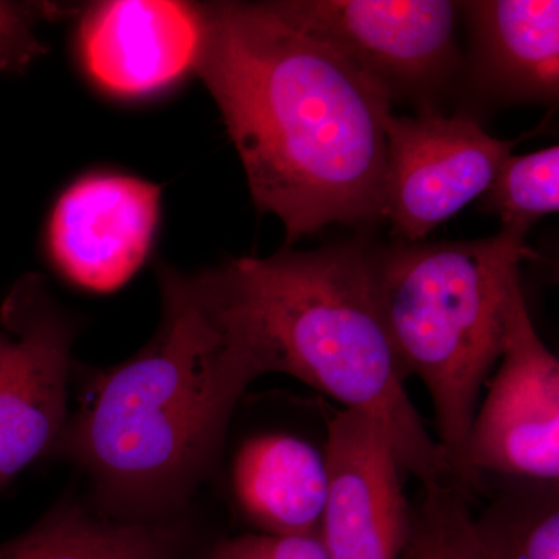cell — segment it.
<instances>
[{"mask_svg": "<svg viewBox=\"0 0 559 559\" xmlns=\"http://www.w3.org/2000/svg\"><path fill=\"white\" fill-rule=\"evenodd\" d=\"M72 336L43 278L20 280L0 310V487L61 439Z\"/></svg>", "mask_w": 559, "mask_h": 559, "instance_id": "52a82bcc", "label": "cell"}, {"mask_svg": "<svg viewBox=\"0 0 559 559\" xmlns=\"http://www.w3.org/2000/svg\"><path fill=\"white\" fill-rule=\"evenodd\" d=\"M178 518L120 521L60 506L24 535L0 544V559H183L190 535Z\"/></svg>", "mask_w": 559, "mask_h": 559, "instance_id": "5bb4252c", "label": "cell"}, {"mask_svg": "<svg viewBox=\"0 0 559 559\" xmlns=\"http://www.w3.org/2000/svg\"><path fill=\"white\" fill-rule=\"evenodd\" d=\"M329 499L319 538L329 559H401L411 506L388 432L370 415L344 409L329 425Z\"/></svg>", "mask_w": 559, "mask_h": 559, "instance_id": "9c48e42d", "label": "cell"}, {"mask_svg": "<svg viewBox=\"0 0 559 559\" xmlns=\"http://www.w3.org/2000/svg\"><path fill=\"white\" fill-rule=\"evenodd\" d=\"M462 17L492 90L516 102H558V0L462 2Z\"/></svg>", "mask_w": 559, "mask_h": 559, "instance_id": "4fadbf2b", "label": "cell"}, {"mask_svg": "<svg viewBox=\"0 0 559 559\" xmlns=\"http://www.w3.org/2000/svg\"><path fill=\"white\" fill-rule=\"evenodd\" d=\"M160 285L164 319L153 342L92 380L58 440L114 520L178 518L215 465L238 401L261 377L197 275L164 267Z\"/></svg>", "mask_w": 559, "mask_h": 559, "instance_id": "7a4b0ae2", "label": "cell"}, {"mask_svg": "<svg viewBox=\"0 0 559 559\" xmlns=\"http://www.w3.org/2000/svg\"><path fill=\"white\" fill-rule=\"evenodd\" d=\"M51 5H21L0 2V70L16 72L25 69L44 51L36 38L35 25L40 16H50Z\"/></svg>", "mask_w": 559, "mask_h": 559, "instance_id": "ac0fdd59", "label": "cell"}, {"mask_svg": "<svg viewBox=\"0 0 559 559\" xmlns=\"http://www.w3.org/2000/svg\"><path fill=\"white\" fill-rule=\"evenodd\" d=\"M329 485L325 454L288 433L250 437L231 468L238 507L261 535H318Z\"/></svg>", "mask_w": 559, "mask_h": 559, "instance_id": "7c38bea8", "label": "cell"}, {"mask_svg": "<svg viewBox=\"0 0 559 559\" xmlns=\"http://www.w3.org/2000/svg\"><path fill=\"white\" fill-rule=\"evenodd\" d=\"M299 31L366 73L390 100L429 102L459 66L462 2L451 0H277Z\"/></svg>", "mask_w": 559, "mask_h": 559, "instance_id": "5b68a950", "label": "cell"}, {"mask_svg": "<svg viewBox=\"0 0 559 559\" xmlns=\"http://www.w3.org/2000/svg\"><path fill=\"white\" fill-rule=\"evenodd\" d=\"M159 209L160 189L146 180L120 175L76 180L51 213V259L81 288H120L148 257Z\"/></svg>", "mask_w": 559, "mask_h": 559, "instance_id": "30bf717a", "label": "cell"}, {"mask_svg": "<svg viewBox=\"0 0 559 559\" xmlns=\"http://www.w3.org/2000/svg\"><path fill=\"white\" fill-rule=\"evenodd\" d=\"M401 559H489L473 527L469 496L454 484L423 487L411 506L409 538Z\"/></svg>", "mask_w": 559, "mask_h": 559, "instance_id": "e0dca14e", "label": "cell"}, {"mask_svg": "<svg viewBox=\"0 0 559 559\" xmlns=\"http://www.w3.org/2000/svg\"><path fill=\"white\" fill-rule=\"evenodd\" d=\"M201 20L193 3L114 0L92 5L80 50L95 83L116 95L150 94L194 68Z\"/></svg>", "mask_w": 559, "mask_h": 559, "instance_id": "8fae6325", "label": "cell"}, {"mask_svg": "<svg viewBox=\"0 0 559 559\" xmlns=\"http://www.w3.org/2000/svg\"><path fill=\"white\" fill-rule=\"evenodd\" d=\"M210 307L261 377L285 373L388 432L401 473L423 487L454 484L404 389V374L378 308L370 250L362 245L283 250L198 274Z\"/></svg>", "mask_w": 559, "mask_h": 559, "instance_id": "3957f363", "label": "cell"}, {"mask_svg": "<svg viewBox=\"0 0 559 559\" xmlns=\"http://www.w3.org/2000/svg\"><path fill=\"white\" fill-rule=\"evenodd\" d=\"M385 135L382 218L407 242L421 240L484 197L520 142L492 138L466 117L432 110L415 117L390 114Z\"/></svg>", "mask_w": 559, "mask_h": 559, "instance_id": "ba28073f", "label": "cell"}, {"mask_svg": "<svg viewBox=\"0 0 559 559\" xmlns=\"http://www.w3.org/2000/svg\"><path fill=\"white\" fill-rule=\"evenodd\" d=\"M481 209L498 215L503 227L530 230L533 223L559 210V146L510 156L489 189Z\"/></svg>", "mask_w": 559, "mask_h": 559, "instance_id": "2e32d148", "label": "cell"}, {"mask_svg": "<svg viewBox=\"0 0 559 559\" xmlns=\"http://www.w3.org/2000/svg\"><path fill=\"white\" fill-rule=\"evenodd\" d=\"M198 7L194 70L226 123L253 204L293 245L329 224L381 219L392 100L271 2Z\"/></svg>", "mask_w": 559, "mask_h": 559, "instance_id": "6da1fadb", "label": "cell"}, {"mask_svg": "<svg viewBox=\"0 0 559 559\" xmlns=\"http://www.w3.org/2000/svg\"><path fill=\"white\" fill-rule=\"evenodd\" d=\"M527 234L502 227L485 240L370 250L374 296L390 342L406 378L417 374L428 389L439 444L454 484L466 495L471 426L502 355L521 263L536 257Z\"/></svg>", "mask_w": 559, "mask_h": 559, "instance_id": "277c9868", "label": "cell"}, {"mask_svg": "<svg viewBox=\"0 0 559 559\" xmlns=\"http://www.w3.org/2000/svg\"><path fill=\"white\" fill-rule=\"evenodd\" d=\"M210 559H329L318 535L271 536L261 533L221 540Z\"/></svg>", "mask_w": 559, "mask_h": 559, "instance_id": "d6986e66", "label": "cell"}, {"mask_svg": "<svg viewBox=\"0 0 559 559\" xmlns=\"http://www.w3.org/2000/svg\"><path fill=\"white\" fill-rule=\"evenodd\" d=\"M499 360L466 443L469 496L479 491L485 473L559 479V362L536 333L521 283L511 293Z\"/></svg>", "mask_w": 559, "mask_h": 559, "instance_id": "8992f818", "label": "cell"}, {"mask_svg": "<svg viewBox=\"0 0 559 559\" xmlns=\"http://www.w3.org/2000/svg\"><path fill=\"white\" fill-rule=\"evenodd\" d=\"M473 527L489 559H559L558 481L506 477Z\"/></svg>", "mask_w": 559, "mask_h": 559, "instance_id": "9a60e30c", "label": "cell"}]
</instances>
